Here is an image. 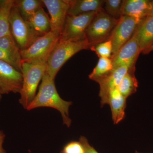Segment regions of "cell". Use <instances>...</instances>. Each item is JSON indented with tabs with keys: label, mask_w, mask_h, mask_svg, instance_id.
Here are the masks:
<instances>
[{
	"label": "cell",
	"mask_w": 153,
	"mask_h": 153,
	"mask_svg": "<svg viewBox=\"0 0 153 153\" xmlns=\"http://www.w3.org/2000/svg\"><path fill=\"white\" fill-rule=\"evenodd\" d=\"M72 104V102L66 101L60 97L56 89L55 79L45 74L38 93L27 110L31 111L40 107L54 108L61 114L63 124L69 127L71 120L69 116V108Z\"/></svg>",
	"instance_id": "cell-1"
},
{
	"label": "cell",
	"mask_w": 153,
	"mask_h": 153,
	"mask_svg": "<svg viewBox=\"0 0 153 153\" xmlns=\"http://www.w3.org/2000/svg\"><path fill=\"white\" fill-rule=\"evenodd\" d=\"M88 49L89 46L86 39L78 41L59 39L46 63L45 74L55 79L60 68L71 57L81 50Z\"/></svg>",
	"instance_id": "cell-2"
},
{
	"label": "cell",
	"mask_w": 153,
	"mask_h": 153,
	"mask_svg": "<svg viewBox=\"0 0 153 153\" xmlns=\"http://www.w3.org/2000/svg\"><path fill=\"white\" fill-rule=\"evenodd\" d=\"M46 71V64L22 62L23 85L20 92V104L27 109L37 94V90Z\"/></svg>",
	"instance_id": "cell-3"
},
{
	"label": "cell",
	"mask_w": 153,
	"mask_h": 153,
	"mask_svg": "<svg viewBox=\"0 0 153 153\" xmlns=\"http://www.w3.org/2000/svg\"><path fill=\"white\" fill-rule=\"evenodd\" d=\"M60 36L51 31L38 37L27 49L20 51L22 62L46 64Z\"/></svg>",
	"instance_id": "cell-4"
},
{
	"label": "cell",
	"mask_w": 153,
	"mask_h": 153,
	"mask_svg": "<svg viewBox=\"0 0 153 153\" xmlns=\"http://www.w3.org/2000/svg\"><path fill=\"white\" fill-rule=\"evenodd\" d=\"M118 20L109 16L103 9L97 12L85 33L89 48L108 40Z\"/></svg>",
	"instance_id": "cell-5"
},
{
	"label": "cell",
	"mask_w": 153,
	"mask_h": 153,
	"mask_svg": "<svg viewBox=\"0 0 153 153\" xmlns=\"http://www.w3.org/2000/svg\"><path fill=\"white\" fill-rule=\"evenodd\" d=\"M10 25L11 35L20 51L27 49L38 37L41 36L22 18L15 6L11 10Z\"/></svg>",
	"instance_id": "cell-6"
},
{
	"label": "cell",
	"mask_w": 153,
	"mask_h": 153,
	"mask_svg": "<svg viewBox=\"0 0 153 153\" xmlns=\"http://www.w3.org/2000/svg\"><path fill=\"white\" fill-rule=\"evenodd\" d=\"M97 12L77 15H67L59 39L78 41L85 39V33Z\"/></svg>",
	"instance_id": "cell-7"
},
{
	"label": "cell",
	"mask_w": 153,
	"mask_h": 153,
	"mask_svg": "<svg viewBox=\"0 0 153 153\" xmlns=\"http://www.w3.org/2000/svg\"><path fill=\"white\" fill-rule=\"evenodd\" d=\"M142 20L127 16L120 17L108 38L112 44V56L131 38Z\"/></svg>",
	"instance_id": "cell-8"
},
{
	"label": "cell",
	"mask_w": 153,
	"mask_h": 153,
	"mask_svg": "<svg viewBox=\"0 0 153 153\" xmlns=\"http://www.w3.org/2000/svg\"><path fill=\"white\" fill-rule=\"evenodd\" d=\"M23 81L21 71L8 63L0 60V91L2 94L20 93Z\"/></svg>",
	"instance_id": "cell-9"
},
{
	"label": "cell",
	"mask_w": 153,
	"mask_h": 153,
	"mask_svg": "<svg viewBox=\"0 0 153 153\" xmlns=\"http://www.w3.org/2000/svg\"><path fill=\"white\" fill-rule=\"evenodd\" d=\"M141 53L139 45L134 34L111 59L112 60L113 69L123 66L130 68L135 67L138 57Z\"/></svg>",
	"instance_id": "cell-10"
},
{
	"label": "cell",
	"mask_w": 153,
	"mask_h": 153,
	"mask_svg": "<svg viewBox=\"0 0 153 153\" xmlns=\"http://www.w3.org/2000/svg\"><path fill=\"white\" fill-rule=\"evenodd\" d=\"M50 16L51 31L60 35L70 6V0H42Z\"/></svg>",
	"instance_id": "cell-11"
},
{
	"label": "cell",
	"mask_w": 153,
	"mask_h": 153,
	"mask_svg": "<svg viewBox=\"0 0 153 153\" xmlns=\"http://www.w3.org/2000/svg\"><path fill=\"white\" fill-rule=\"evenodd\" d=\"M131 68L126 65L120 66L113 69L108 75L97 81L100 85L99 95L101 98L102 106H103L110 91L117 88L124 76Z\"/></svg>",
	"instance_id": "cell-12"
},
{
	"label": "cell",
	"mask_w": 153,
	"mask_h": 153,
	"mask_svg": "<svg viewBox=\"0 0 153 153\" xmlns=\"http://www.w3.org/2000/svg\"><path fill=\"white\" fill-rule=\"evenodd\" d=\"M110 106L113 121L114 124L120 123L125 117L126 98L121 94L117 88L110 91L107 96L104 105Z\"/></svg>",
	"instance_id": "cell-13"
},
{
	"label": "cell",
	"mask_w": 153,
	"mask_h": 153,
	"mask_svg": "<svg viewBox=\"0 0 153 153\" xmlns=\"http://www.w3.org/2000/svg\"><path fill=\"white\" fill-rule=\"evenodd\" d=\"M149 0H123L121 9V16H127L140 19L148 16L151 8Z\"/></svg>",
	"instance_id": "cell-14"
},
{
	"label": "cell",
	"mask_w": 153,
	"mask_h": 153,
	"mask_svg": "<svg viewBox=\"0 0 153 153\" xmlns=\"http://www.w3.org/2000/svg\"><path fill=\"white\" fill-rule=\"evenodd\" d=\"M134 34L143 53L153 44V17L148 16L143 19Z\"/></svg>",
	"instance_id": "cell-15"
},
{
	"label": "cell",
	"mask_w": 153,
	"mask_h": 153,
	"mask_svg": "<svg viewBox=\"0 0 153 153\" xmlns=\"http://www.w3.org/2000/svg\"><path fill=\"white\" fill-rule=\"evenodd\" d=\"M102 0H70L68 15L77 16L90 12H97L103 9Z\"/></svg>",
	"instance_id": "cell-16"
},
{
	"label": "cell",
	"mask_w": 153,
	"mask_h": 153,
	"mask_svg": "<svg viewBox=\"0 0 153 153\" xmlns=\"http://www.w3.org/2000/svg\"><path fill=\"white\" fill-rule=\"evenodd\" d=\"M27 22L40 36H44L51 31L50 18L43 8L33 14Z\"/></svg>",
	"instance_id": "cell-17"
},
{
	"label": "cell",
	"mask_w": 153,
	"mask_h": 153,
	"mask_svg": "<svg viewBox=\"0 0 153 153\" xmlns=\"http://www.w3.org/2000/svg\"><path fill=\"white\" fill-rule=\"evenodd\" d=\"M15 0H0V38L11 36L10 18Z\"/></svg>",
	"instance_id": "cell-18"
},
{
	"label": "cell",
	"mask_w": 153,
	"mask_h": 153,
	"mask_svg": "<svg viewBox=\"0 0 153 153\" xmlns=\"http://www.w3.org/2000/svg\"><path fill=\"white\" fill-rule=\"evenodd\" d=\"M44 5L42 0H15L14 4L22 18L26 21Z\"/></svg>",
	"instance_id": "cell-19"
},
{
	"label": "cell",
	"mask_w": 153,
	"mask_h": 153,
	"mask_svg": "<svg viewBox=\"0 0 153 153\" xmlns=\"http://www.w3.org/2000/svg\"><path fill=\"white\" fill-rule=\"evenodd\" d=\"M135 71V67L130 68L117 87L121 94L126 99L136 92L138 86V82L134 74Z\"/></svg>",
	"instance_id": "cell-20"
},
{
	"label": "cell",
	"mask_w": 153,
	"mask_h": 153,
	"mask_svg": "<svg viewBox=\"0 0 153 153\" xmlns=\"http://www.w3.org/2000/svg\"><path fill=\"white\" fill-rule=\"evenodd\" d=\"M113 70L112 60L110 58L99 57L96 66L88 76L89 79L97 82L105 77Z\"/></svg>",
	"instance_id": "cell-21"
},
{
	"label": "cell",
	"mask_w": 153,
	"mask_h": 153,
	"mask_svg": "<svg viewBox=\"0 0 153 153\" xmlns=\"http://www.w3.org/2000/svg\"><path fill=\"white\" fill-rule=\"evenodd\" d=\"M0 48L17 57L22 58L21 51L12 35L0 38Z\"/></svg>",
	"instance_id": "cell-22"
},
{
	"label": "cell",
	"mask_w": 153,
	"mask_h": 153,
	"mask_svg": "<svg viewBox=\"0 0 153 153\" xmlns=\"http://www.w3.org/2000/svg\"><path fill=\"white\" fill-rule=\"evenodd\" d=\"M91 51L96 53L99 58H110L112 55V45L109 40L99 43L89 48Z\"/></svg>",
	"instance_id": "cell-23"
},
{
	"label": "cell",
	"mask_w": 153,
	"mask_h": 153,
	"mask_svg": "<svg viewBox=\"0 0 153 153\" xmlns=\"http://www.w3.org/2000/svg\"><path fill=\"white\" fill-rule=\"evenodd\" d=\"M123 1L122 0H106L105 1L104 10L113 18L119 19L121 16V9Z\"/></svg>",
	"instance_id": "cell-24"
},
{
	"label": "cell",
	"mask_w": 153,
	"mask_h": 153,
	"mask_svg": "<svg viewBox=\"0 0 153 153\" xmlns=\"http://www.w3.org/2000/svg\"><path fill=\"white\" fill-rule=\"evenodd\" d=\"M0 60L8 63L22 72V60L21 57H17L0 48Z\"/></svg>",
	"instance_id": "cell-25"
},
{
	"label": "cell",
	"mask_w": 153,
	"mask_h": 153,
	"mask_svg": "<svg viewBox=\"0 0 153 153\" xmlns=\"http://www.w3.org/2000/svg\"><path fill=\"white\" fill-rule=\"evenodd\" d=\"M60 153H85V152L80 142L71 141L64 147Z\"/></svg>",
	"instance_id": "cell-26"
},
{
	"label": "cell",
	"mask_w": 153,
	"mask_h": 153,
	"mask_svg": "<svg viewBox=\"0 0 153 153\" xmlns=\"http://www.w3.org/2000/svg\"><path fill=\"white\" fill-rule=\"evenodd\" d=\"M79 141L82 144L84 149L85 153H99L92 146L89 144L85 137L81 136L79 139Z\"/></svg>",
	"instance_id": "cell-27"
},
{
	"label": "cell",
	"mask_w": 153,
	"mask_h": 153,
	"mask_svg": "<svg viewBox=\"0 0 153 153\" xmlns=\"http://www.w3.org/2000/svg\"><path fill=\"white\" fill-rule=\"evenodd\" d=\"M6 135L2 131H0V153H7L3 147V143L5 138Z\"/></svg>",
	"instance_id": "cell-28"
},
{
	"label": "cell",
	"mask_w": 153,
	"mask_h": 153,
	"mask_svg": "<svg viewBox=\"0 0 153 153\" xmlns=\"http://www.w3.org/2000/svg\"><path fill=\"white\" fill-rule=\"evenodd\" d=\"M148 16L153 17V1H151V8L149 11Z\"/></svg>",
	"instance_id": "cell-29"
},
{
	"label": "cell",
	"mask_w": 153,
	"mask_h": 153,
	"mask_svg": "<svg viewBox=\"0 0 153 153\" xmlns=\"http://www.w3.org/2000/svg\"><path fill=\"white\" fill-rule=\"evenodd\" d=\"M152 51H153V44L149 49H147L146 51H145V52L143 53V54H144V55H147V54H149L150 52H152Z\"/></svg>",
	"instance_id": "cell-30"
},
{
	"label": "cell",
	"mask_w": 153,
	"mask_h": 153,
	"mask_svg": "<svg viewBox=\"0 0 153 153\" xmlns=\"http://www.w3.org/2000/svg\"><path fill=\"white\" fill-rule=\"evenodd\" d=\"M2 95V94L1 93V91H0V101H1V100Z\"/></svg>",
	"instance_id": "cell-31"
},
{
	"label": "cell",
	"mask_w": 153,
	"mask_h": 153,
	"mask_svg": "<svg viewBox=\"0 0 153 153\" xmlns=\"http://www.w3.org/2000/svg\"><path fill=\"white\" fill-rule=\"evenodd\" d=\"M135 153H142L139 152H137V151H136V152Z\"/></svg>",
	"instance_id": "cell-32"
}]
</instances>
